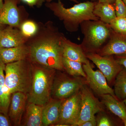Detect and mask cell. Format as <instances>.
<instances>
[{
    "label": "cell",
    "instance_id": "6da1fadb",
    "mask_svg": "<svg viewBox=\"0 0 126 126\" xmlns=\"http://www.w3.org/2000/svg\"><path fill=\"white\" fill-rule=\"evenodd\" d=\"M27 45L31 63L45 67L61 70L64 44L67 38L51 22L36 33Z\"/></svg>",
    "mask_w": 126,
    "mask_h": 126
},
{
    "label": "cell",
    "instance_id": "7a4b0ae2",
    "mask_svg": "<svg viewBox=\"0 0 126 126\" xmlns=\"http://www.w3.org/2000/svg\"><path fill=\"white\" fill-rule=\"evenodd\" d=\"M96 1L79 2L70 8H66L61 0H58L57 2H47L46 6L63 21L67 31L75 32L78 31L83 21L99 20L93 13Z\"/></svg>",
    "mask_w": 126,
    "mask_h": 126
},
{
    "label": "cell",
    "instance_id": "3957f363",
    "mask_svg": "<svg viewBox=\"0 0 126 126\" xmlns=\"http://www.w3.org/2000/svg\"><path fill=\"white\" fill-rule=\"evenodd\" d=\"M33 78L27 101L45 106L51 99V91L56 70L32 63Z\"/></svg>",
    "mask_w": 126,
    "mask_h": 126
},
{
    "label": "cell",
    "instance_id": "277c9868",
    "mask_svg": "<svg viewBox=\"0 0 126 126\" xmlns=\"http://www.w3.org/2000/svg\"><path fill=\"white\" fill-rule=\"evenodd\" d=\"M80 28L83 35L80 45L86 54L97 53L108 41L112 31L109 24L100 20L83 21Z\"/></svg>",
    "mask_w": 126,
    "mask_h": 126
},
{
    "label": "cell",
    "instance_id": "5b68a950",
    "mask_svg": "<svg viewBox=\"0 0 126 126\" xmlns=\"http://www.w3.org/2000/svg\"><path fill=\"white\" fill-rule=\"evenodd\" d=\"M5 83L12 94L21 92L27 94L31 88L33 78L32 64L26 60L6 64Z\"/></svg>",
    "mask_w": 126,
    "mask_h": 126
},
{
    "label": "cell",
    "instance_id": "8992f818",
    "mask_svg": "<svg viewBox=\"0 0 126 126\" xmlns=\"http://www.w3.org/2000/svg\"><path fill=\"white\" fill-rule=\"evenodd\" d=\"M86 79L81 77H70L63 74H55L51 91V97L63 100L78 92L84 84Z\"/></svg>",
    "mask_w": 126,
    "mask_h": 126
},
{
    "label": "cell",
    "instance_id": "52a82bcc",
    "mask_svg": "<svg viewBox=\"0 0 126 126\" xmlns=\"http://www.w3.org/2000/svg\"><path fill=\"white\" fill-rule=\"evenodd\" d=\"M81 95V110L77 126L96 117L95 114L104 111V105L96 97L91 89L84 84L80 90Z\"/></svg>",
    "mask_w": 126,
    "mask_h": 126
},
{
    "label": "cell",
    "instance_id": "ba28073f",
    "mask_svg": "<svg viewBox=\"0 0 126 126\" xmlns=\"http://www.w3.org/2000/svg\"><path fill=\"white\" fill-rule=\"evenodd\" d=\"M80 90L71 96L63 99L59 121L55 126H77L81 110Z\"/></svg>",
    "mask_w": 126,
    "mask_h": 126
},
{
    "label": "cell",
    "instance_id": "9c48e42d",
    "mask_svg": "<svg viewBox=\"0 0 126 126\" xmlns=\"http://www.w3.org/2000/svg\"><path fill=\"white\" fill-rule=\"evenodd\" d=\"M86 54L87 58L94 63L103 74L109 84L114 83L116 77L124 68L115 60L114 55L101 56L93 53Z\"/></svg>",
    "mask_w": 126,
    "mask_h": 126
},
{
    "label": "cell",
    "instance_id": "30bf717a",
    "mask_svg": "<svg viewBox=\"0 0 126 126\" xmlns=\"http://www.w3.org/2000/svg\"><path fill=\"white\" fill-rule=\"evenodd\" d=\"M83 67L86 74V84L91 90L99 96L109 94L116 97L114 90L109 86L103 74L99 69L94 70L89 60L83 64Z\"/></svg>",
    "mask_w": 126,
    "mask_h": 126
},
{
    "label": "cell",
    "instance_id": "8fae6325",
    "mask_svg": "<svg viewBox=\"0 0 126 126\" xmlns=\"http://www.w3.org/2000/svg\"><path fill=\"white\" fill-rule=\"evenodd\" d=\"M126 53V35L117 33L112 30L108 41L97 54L106 56Z\"/></svg>",
    "mask_w": 126,
    "mask_h": 126
},
{
    "label": "cell",
    "instance_id": "7c38bea8",
    "mask_svg": "<svg viewBox=\"0 0 126 126\" xmlns=\"http://www.w3.org/2000/svg\"><path fill=\"white\" fill-rule=\"evenodd\" d=\"M20 23L17 0H4L0 11V24L18 27L20 26Z\"/></svg>",
    "mask_w": 126,
    "mask_h": 126
},
{
    "label": "cell",
    "instance_id": "4fadbf2b",
    "mask_svg": "<svg viewBox=\"0 0 126 126\" xmlns=\"http://www.w3.org/2000/svg\"><path fill=\"white\" fill-rule=\"evenodd\" d=\"M15 27L9 26L0 32V48L17 47L27 42L28 38Z\"/></svg>",
    "mask_w": 126,
    "mask_h": 126
},
{
    "label": "cell",
    "instance_id": "5bb4252c",
    "mask_svg": "<svg viewBox=\"0 0 126 126\" xmlns=\"http://www.w3.org/2000/svg\"><path fill=\"white\" fill-rule=\"evenodd\" d=\"M27 101V94L21 92L12 94L9 106V115L15 124L20 125Z\"/></svg>",
    "mask_w": 126,
    "mask_h": 126
},
{
    "label": "cell",
    "instance_id": "9a60e30c",
    "mask_svg": "<svg viewBox=\"0 0 126 126\" xmlns=\"http://www.w3.org/2000/svg\"><path fill=\"white\" fill-rule=\"evenodd\" d=\"M63 100L51 98L44 107L43 111V126L55 125L60 120Z\"/></svg>",
    "mask_w": 126,
    "mask_h": 126
},
{
    "label": "cell",
    "instance_id": "2e32d148",
    "mask_svg": "<svg viewBox=\"0 0 126 126\" xmlns=\"http://www.w3.org/2000/svg\"><path fill=\"white\" fill-rule=\"evenodd\" d=\"M29 49L25 44L17 47L0 48V58L5 64L26 60Z\"/></svg>",
    "mask_w": 126,
    "mask_h": 126
},
{
    "label": "cell",
    "instance_id": "e0dca14e",
    "mask_svg": "<svg viewBox=\"0 0 126 126\" xmlns=\"http://www.w3.org/2000/svg\"><path fill=\"white\" fill-rule=\"evenodd\" d=\"M100 96L102 103L113 115L123 122L126 120V106L123 101L109 94H103Z\"/></svg>",
    "mask_w": 126,
    "mask_h": 126
},
{
    "label": "cell",
    "instance_id": "ac0fdd59",
    "mask_svg": "<svg viewBox=\"0 0 126 126\" xmlns=\"http://www.w3.org/2000/svg\"><path fill=\"white\" fill-rule=\"evenodd\" d=\"M63 58L85 63L89 60L81 45L65 40L63 51Z\"/></svg>",
    "mask_w": 126,
    "mask_h": 126
},
{
    "label": "cell",
    "instance_id": "d6986e66",
    "mask_svg": "<svg viewBox=\"0 0 126 126\" xmlns=\"http://www.w3.org/2000/svg\"><path fill=\"white\" fill-rule=\"evenodd\" d=\"M5 65L0 58V112L6 116L9 111L12 94L5 83L4 72Z\"/></svg>",
    "mask_w": 126,
    "mask_h": 126
},
{
    "label": "cell",
    "instance_id": "ffe728a7",
    "mask_svg": "<svg viewBox=\"0 0 126 126\" xmlns=\"http://www.w3.org/2000/svg\"><path fill=\"white\" fill-rule=\"evenodd\" d=\"M44 106L29 103L26 107L24 126H41L43 124V111Z\"/></svg>",
    "mask_w": 126,
    "mask_h": 126
},
{
    "label": "cell",
    "instance_id": "44dd1931",
    "mask_svg": "<svg viewBox=\"0 0 126 126\" xmlns=\"http://www.w3.org/2000/svg\"><path fill=\"white\" fill-rule=\"evenodd\" d=\"M93 13L99 20L109 24L117 17L114 4L108 2L96 1Z\"/></svg>",
    "mask_w": 126,
    "mask_h": 126
},
{
    "label": "cell",
    "instance_id": "7402d4cb",
    "mask_svg": "<svg viewBox=\"0 0 126 126\" xmlns=\"http://www.w3.org/2000/svg\"><path fill=\"white\" fill-rule=\"evenodd\" d=\"M114 90L116 97L123 101L126 98V69L123 68L116 77L114 83Z\"/></svg>",
    "mask_w": 126,
    "mask_h": 126
},
{
    "label": "cell",
    "instance_id": "603a6c76",
    "mask_svg": "<svg viewBox=\"0 0 126 126\" xmlns=\"http://www.w3.org/2000/svg\"><path fill=\"white\" fill-rule=\"evenodd\" d=\"M64 69L69 75L73 77H81L86 78V75L83 67L82 63L63 58Z\"/></svg>",
    "mask_w": 126,
    "mask_h": 126
},
{
    "label": "cell",
    "instance_id": "cb8c5ba5",
    "mask_svg": "<svg viewBox=\"0 0 126 126\" xmlns=\"http://www.w3.org/2000/svg\"><path fill=\"white\" fill-rule=\"evenodd\" d=\"M109 25L113 31L126 35V17L117 16Z\"/></svg>",
    "mask_w": 126,
    "mask_h": 126
},
{
    "label": "cell",
    "instance_id": "d4e9b609",
    "mask_svg": "<svg viewBox=\"0 0 126 126\" xmlns=\"http://www.w3.org/2000/svg\"><path fill=\"white\" fill-rule=\"evenodd\" d=\"M20 31L26 38L32 37L38 32L37 25L33 21H26L20 26Z\"/></svg>",
    "mask_w": 126,
    "mask_h": 126
},
{
    "label": "cell",
    "instance_id": "484cf974",
    "mask_svg": "<svg viewBox=\"0 0 126 126\" xmlns=\"http://www.w3.org/2000/svg\"><path fill=\"white\" fill-rule=\"evenodd\" d=\"M103 111L99 112V114L96 118L97 126H112L124 125L123 121H117L113 120L106 114L103 113Z\"/></svg>",
    "mask_w": 126,
    "mask_h": 126
},
{
    "label": "cell",
    "instance_id": "4316f807",
    "mask_svg": "<svg viewBox=\"0 0 126 126\" xmlns=\"http://www.w3.org/2000/svg\"><path fill=\"white\" fill-rule=\"evenodd\" d=\"M114 6L117 16L126 17V5L123 0H116Z\"/></svg>",
    "mask_w": 126,
    "mask_h": 126
},
{
    "label": "cell",
    "instance_id": "83f0119b",
    "mask_svg": "<svg viewBox=\"0 0 126 126\" xmlns=\"http://www.w3.org/2000/svg\"><path fill=\"white\" fill-rule=\"evenodd\" d=\"M114 57L118 63L122 65L123 67L126 69V53L115 55Z\"/></svg>",
    "mask_w": 126,
    "mask_h": 126
},
{
    "label": "cell",
    "instance_id": "f1b7e54d",
    "mask_svg": "<svg viewBox=\"0 0 126 126\" xmlns=\"http://www.w3.org/2000/svg\"><path fill=\"white\" fill-rule=\"evenodd\" d=\"M0 112V126H9L10 122L6 117V116Z\"/></svg>",
    "mask_w": 126,
    "mask_h": 126
},
{
    "label": "cell",
    "instance_id": "f546056e",
    "mask_svg": "<svg viewBox=\"0 0 126 126\" xmlns=\"http://www.w3.org/2000/svg\"><path fill=\"white\" fill-rule=\"evenodd\" d=\"M97 126L96 118L95 117L92 119L83 123L79 126Z\"/></svg>",
    "mask_w": 126,
    "mask_h": 126
},
{
    "label": "cell",
    "instance_id": "4dcf8cb0",
    "mask_svg": "<svg viewBox=\"0 0 126 126\" xmlns=\"http://www.w3.org/2000/svg\"><path fill=\"white\" fill-rule=\"evenodd\" d=\"M22 0L30 6H33L40 4L43 2V0Z\"/></svg>",
    "mask_w": 126,
    "mask_h": 126
},
{
    "label": "cell",
    "instance_id": "1f68e13d",
    "mask_svg": "<svg viewBox=\"0 0 126 126\" xmlns=\"http://www.w3.org/2000/svg\"><path fill=\"white\" fill-rule=\"evenodd\" d=\"M116 0H97V1L99 2H108L111 4H114Z\"/></svg>",
    "mask_w": 126,
    "mask_h": 126
},
{
    "label": "cell",
    "instance_id": "d6a6232c",
    "mask_svg": "<svg viewBox=\"0 0 126 126\" xmlns=\"http://www.w3.org/2000/svg\"><path fill=\"white\" fill-rule=\"evenodd\" d=\"M44 0L47 1V2H51L53 0ZM69 0L72 1V2H75V3H79L78 1V0Z\"/></svg>",
    "mask_w": 126,
    "mask_h": 126
},
{
    "label": "cell",
    "instance_id": "836d02e7",
    "mask_svg": "<svg viewBox=\"0 0 126 126\" xmlns=\"http://www.w3.org/2000/svg\"><path fill=\"white\" fill-rule=\"evenodd\" d=\"M4 0H0V11L2 9V6H3V4H4Z\"/></svg>",
    "mask_w": 126,
    "mask_h": 126
},
{
    "label": "cell",
    "instance_id": "e575fe53",
    "mask_svg": "<svg viewBox=\"0 0 126 126\" xmlns=\"http://www.w3.org/2000/svg\"><path fill=\"white\" fill-rule=\"evenodd\" d=\"M2 26L3 25L0 24V32L1 31V30L2 29Z\"/></svg>",
    "mask_w": 126,
    "mask_h": 126
},
{
    "label": "cell",
    "instance_id": "d590c367",
    "mask_svg": "<svg viewBox=\"0 0 126 126\" xmlns=\"http://www.w3.org/2000/svg\"><path fill=\"white\" fill-rule=\"evenodd\" d=\"M123 124H124V126H126V121H124L123 122Z\"/></svg>",
    "mask_w": 126,
    "mask_h": 126
},
{
    "label": "cell",
    "instance_id": "8d00e7d4",
    "mask_svg": "<svg viewBox=\"0 0 126 126\" xmlns=\"http://www.w3.org/2000/svg\"><path fill=\"white\" fill-rule=\"evenodd\" d=\"M123 101L124 102V104H125V105H126V99H124V100H123Z\"/></svg>",
    "mask_w": 126,
    "mask_h": 126
},
{
    "label": "cell",
    "instance_id": "74e56055",
    "mask_svg": "<svg viewBox=\"0 0 126 126\" xmlns=\"http://www.w3.org/2000/svg\"><path fill=\"white\" fill-rule=\"evenodd\" d=\"M88 0L90 1H97V0Z\"/></svg>",
    "mask_w": 126,
    "mask_h": 126
},
{
    "label": "cell",
    "instance_id": "f35d334b",
    "mask_svg": "<svg viewBox=\"0 0 126 126\" xmlns=\"http://www.w3.org/2000/svg\"><path fill=\"white\" fill-rule=\"evenodd\" d=\"M123 2H124V3H125L126 5V0H123Z\"/></svg>",
    "mask_w": 126,
    "mask_h": 126
}]
</instances>
